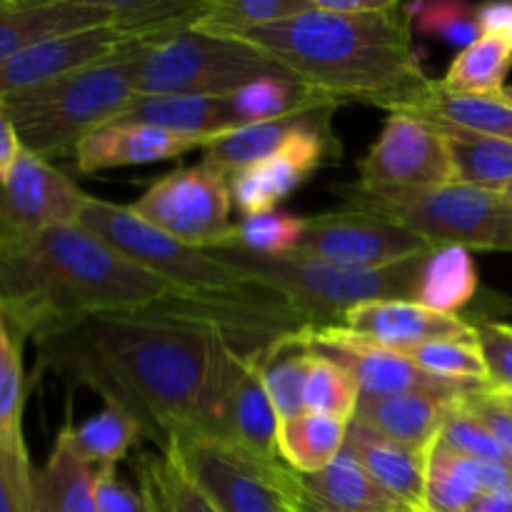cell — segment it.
Returning <instances> with one entry per match:
<instances>
[{
    "instance_id": "obj_22",
    "label": "cell",
    "mask_w": 512,
    "mask_h": 512,
    "mask_svg": "<svg viewBox=\"0 0 512 512\" xmlns=\"http://www.w3.org/2000/svg\"><path fill=\"white\" fill-rule=\"evenodd\" d=\"M345 450H350L360 460V465L373 475L380 488H385L410 508L425 512V460H428V453L405 448L358 420L348 423Z\"/></svg>"
},
{
    "instance_id": "obj_5",
    "label": "cell",
    "mask_w": 512,
    "mask_h": 512,
    "mask_svg": "<svg viewBox=\"0 0 512 512\" xmlns=\"http://www.w3.org/2000/svg\"><path fill=\"white\" fill-rule=\"evenodd\" d=\"M205 253L283 295L300 315H305L310 328H338L348 310L373 300H413L415 275L425 258L418 255L383 268H350L295 253H250L238 245H223Z\"/></svg>"
},
{
    "instance_id": "obj_9",
    "label": "cell",
    "mask_w": 512,
    "mask_h": 512,
    "mask_svg": "<svg viewBox=\"0 0 512 512\" xmlns=\"http://www.w3.org/2000/svg\"><path fill=\"white\" fill-rule=\"evenodd\" d=\"M265 75L290 73L243 40L188 28L150 50L138 75V95L230 98Z\"/></svg>"
},
{
    "instance_id": "obj_28",
    "label": "cell",
    "mask_w": 512,
    "mask_h": 512,
    "mask_svg": "<svg viewBox=\"0 0 512 512\" xmlns=\"http://www.w3.org/2000/svg\"><path fill=\"white\" fill-rule=\"evenodd\" d=\"M430 123V120H428ZM448 143L453 173L458 183L473 188L505 193L512 185V143L510 140L488 138L445 123H433Z\"/></svg>"
},
{
    "instance_id": "obj_41",
    "label": "cell",
    "mask_w": 512,
    "mask_h": 512,
    "mask_svg": "<svg viewBox=\"0 0 512 512\" xmlns=\"http://www.w3.org/2000/svg\"><path fill=\"white\" fill-rule=\"evenodd\" d=\"M305 233V218L283 210L248 215L238 220L233 230V240L228 245L250 250L260 255H290L298 248Z\"/></svg>"
},
{
    "instance_id": "obj_44",
    "label": "cell",
    "mask_w": 512,
    "mask_h": 512,
    "mask_svg": "<svg viewBox=\"0 0 512 512\" xmlns=\"http://www.w3.org/2000/svg\"><path fill=\"white\" fill-rule=\"evenodd\" d=\"M28 445L0 443V512H40Z\"/></svg>"
},
{
    "instance_id": "obj_19",
    "label": "cell",
    "mask_w": 512,
    "mask_h": 512,
    "mask_svg": "<svg viewBox=\"0 0 512 512\" xmlns=\"http://www.w3.org/2000/svg\"><path fill=\"white\" fill-rule=\"evenodd\" d=\"M110 20V0H8L0 8V65L40 40Z\"/></svg>"
},
{
    "instance_id": "obj_18",
    "label": "cell",
    "mask_w": 512,
    "mask_h": 512,
    "mask_svg": "<svg viewBox=\"0 0 512 512\" xmlns=\"http://www.w3.org/2000/svg\"><path fill=\"white\" fill-rule=\"evenodd\" d=\"M265 348L248 353L240 363L233 385H230L228 400H225L218 438L248 450L255 458L283 460L278 448L280 415L270 400L263 368H260Z\"/></svg>"
},
{
    "instance_id": "obj_14",
    "label": "cell",
    "mask_w": 512,
    "mask_h": 512,
    "mask_svg": "<svg viewBox=\"0 0 512 512\" xmlns=\"http://www.w3.org/2000/svg\"><path fill=\"white\" fill-rule=\"evenodd\" d=\"M335 110L338 108L323 110L318 118L290 135L288 143L275 150L270 158L230 175V198H233L235 208L243 213V218L278 208L280 200L308 183L310 175L323 165V160L335 153L338 140L330 128Z\"/></svg>"
},
{
    "instance_id": "obj_38",
    "label": "cell",
    "mask_w": 512,
    "mask_h": 512,
    "mask_svg": "<svg viewBox=\"0 0 512 512\" xmlns=\"http://www.w3.org/2000/svg\"><path fill=\"white\" fill-rule=\"evenodd\" d=\"M310 3L313 0H210L205 15L193 28L215 35L240 33L295 18L305 13Z\"/></svg>"
},
{
    "instance_id": "obj_52",
    "label": "cell",
    "mask_w": 512,
    "mask_h": 512,
    "mask_svg": "<svg viewBox=\"0 0 512 512\" xmlns=\"http://www.w3.org/2000/svg\"><path fill=\"white\" fill-rule=\"evenodd\" d=\"M465 512H512V490L483 493Z\"/></svg>"
},
{
    "instance_id": "obj_42",
    "label": "cell",
    "mask_w": 512,
    "mask_h": 512,
    "mask_svg": "<svg viewBox=\"0 0 512 512\" xmlns=\"http://www.w3.org/2000/svg\"><path fill=\"white\" fill-rule=\"evenodd\" d=\"M140 480L148 483L160 495L168 512H220L208 500V495L178 468L170 458L143 455L138 463Z\"/></svg>"
},
{
    "instance_id": "obj_54",
    "label": "cell",
    "mask_w": 512,
    "mask_h": 512,
    "mask_svg": "<svg viewBox=\"0 0 512 512\" xmlns=\"http://www.w3.org/2000/svg\"><path fill=\"white\" fill-rule=\"evenodd\" d=\"M503 95H505V98H508V100H510V103H512V85H505Z\"/></svg>"
},
{
    "instance_id": "obj_27",
    "label": "cell",
    "mask_w": 512,
    "mask_h": 512,
    "mask_svg": "<svg viewBox=\"0 0 512 512\" xmlns=\"http://www.w3.org/2000/svg\"><path fill=\"white\" fill-rule=\"evenodd\" d=\"M40 512H98L95 508V468L78 455L65 425L55 435L53 450L35 473Z\"/></svg>"
},
{
    "instance_id": "obj_29",
    "label": "cell",
    "mask_w": 512,
    "mask_h": 512,
    "mask_svg": "<svg viewBox=\"0 0 512 512\" xmlns=\"http://www.w3.org/2000/svg\"><path fill=\"white\" fill-rule=\"evenodd\" d=\"M345 438H348V420L305 410L295 418L280 420V458L300 475L318 473L338 458L340 450L345 448Z\"/></svg>"
},
{
    "instance_id": "obj_45",
    "label": "cell",
    "mask_w": 512,
    "mask_h": 512,
    "mask_svg": "<svg viewBox=\"0 0 512 512\" xmlns=\"http://www.w3.org/2000/svg\"><path fill=\"white\" fill-rule=\"evenodd\" d=\"M465 398V395H463ZM438 440L443 445H448L450 450L460 455H468L473 460H490V463H508L503 448L498 445V440L493 438L488 428L470 413L463 405V400L458 403V408L450 413V418L445 420L443 430H440Z\"/></svg>"
},
{
    "instance_id": "obj_13",
    "label": "cell",
    "mask_w": 512,
    "mask_h": 512,
    "mask_svg": "<svg viewBox=\"0 0 512 512\" xmlns=\"http://www.w3.org/2000/svg\"><path fill=\"white\" fill-rule=\"evenodd\" d=\"M88 198L63 170L23 148L0 175V245L78 225Z\"/></svg>"
},
{
    "instance_id": "obj_39",
    "label": "cell",
    "mask_w": 512,
    "mask_h": 512,
    "mask_svg": "<svg viewBox=\"0 0 512 512\" xmlns=\"http://www.w3.org/2000/svg\"><path fill=\"white\" fill-rule=\"evenodd\" d=\"M303 403L308 413L353 420L360 403V388L353 375L323 355H310L305 373Z\"/></svg>"
},
{
    "instance_id": "obj_7",
    "label": "cell",
    "mask_w": 512,
    "mask_h": 512,
    "mask_svg": "<svg viewBox=\"0 0 512 512\" xmlns=\"http://www.w3.org/2000/svg\"><path fill=\"white\" fill-rule=\"evenodd\" d=\"M80 225L93 230L105 243L183 295L213 300H255L280 295L255 283L243 270L153 228L140 215H135L130 205H118L90 195L80 215Z\"/></svg>"
},
{
    "instance_id": "obj_17",
    "label": "cell",
    "mask_w": 512,
    "mask_h": 512,
    "mask_svg": "<svg viewBox=\"0 0 512 512\" xmlns=\"http://www.w3.org/2000/svg\"><path fill=\"white\" fill-rule=\"evenodd\" d=\"M338 328L383 345L390 350H408L435 340H478L475 323L463 315H443L415 300H373L348 310Z\"/></svg>"
},
{
    "instance_id": "obj_57",
    "label": "cell",
    "mask_w": 512,
    "mask_h": 512,
    "mask_svg": "<svg viewBox=\"0 0 512 512\" xmlns=\"http://www.w3.org/2000/svg\"><path fill=\"white\" fill-rule=\"evenodd\" d=\"M5 3H8V0H0V8H3V5H5Z\"/></svg>"
},
{
    "instance_id": "obj_30",
    "label": "cell",
    "mask_w": 512,
    "mask_h": 512,
    "mask_svg": "<svg viewBox=\"0 0 512 512\" xmlns=\"http://www.w3.org/2000/svg\"><path fill=\"white\" fill-rule=\"evenodd\" d=\"M430 123H445L488 138L510 140L512 143V103L503 93L498 95H455L435 83L433 93L425 98L415 113Z\"/></svg>"
},
{
    "instance_id": "obj_56",
    "label": "cell",
    "mask_w": 512,
    "mask_h": 512,
    "mask_svg": "<svg viewBox=\"0 0 512 512\" xmlns=\"http://www.w3.org/2000/svg\"><path fill=\"white\" fill-rule=\"evenodd\" d=\"M503 398H505V400H508V403L512 405V395H503Z\"/></svg>"
},
{
    "instance_id": "obj_53",
    "label": "cell",
    "mask_w": 512,
    "mask_h": 512,
    "mask_svg": "<svg viewBox=\"0 0 512 512\" xmlns=\"http://www.w3.org/2000/svg\"><path fill=\"white\" fill-rule=\"evenodd\" d=\"M140 488L145 490V495H148L150 503H153V512H168V508H165V505H163V500H160V495L155 493V490L150 488L148 483H143V480H140Z\"/></svg>"
},
{
    "instance_id": "obj_47",
    "label": "cell",
    "mask_w": 512,
    "mask_h": 512,
    "mask_svg": "<svg viewBox=\"0 0 512 512\" xmlns=\"http://www.w3.org/2000/svg\"><path fill=\"white\" fill-rule=\"evenodd\" d=\"M95 508L98 512H153L145 490H135L118 475L115 465L95 468Z\"/></svg>"
},
{
    "instance_id": "obj_51",
    "label": "cell",
    "mask_w": 512,
    "mask_h": 512,
    "mask_svg": "<svg viewBox=\"0 0 512 512\" xmlns=\"http://www.w3.org/2000/svg\"><path fill=\"white\" fill-rule=\"evenodd\" d=\"M20 150H23V145H20L18 133H15V125L13 120H10L8 108H5V103L0 100V175L13 165V160L18 158Z\"/></svg>"
},
{
    "instance_id": "obj_21",
    "label": "cell",
    "mask_w": 512,
    "mask_h": 512,
    "mask_svg": "<svg viewBox=\"0 0 512 512\" xmlns=\"http://www.w3.org/2000/svg\"><path fill=\"white\" fill-rule=\"evenodd\" d=\"M460 400H463V395L460 398H445V395L433 393H400L385 395V398H360L353 420L368 425L370 430L405 445V448L428 453L435 440H438L445 420L458 408Z\"/></svg>"
},
{
    "instance_id": "obj_36",
    "label": "cell",
    "mask_w": 512,
    "mask_h": 512,
    "mask_svg": "<svg viewBox=\"0 0 512 512\" xmlns=\"http://www.w3.org/2000/svg\"><path fill=\"white\" fill-rule=\"evenodd\" d=\"M512 68V50L490 35H480L468 48L458 50L448 73L440 80L455 95H498Z\"/></svg>"
},
{
    "instance_id": "obj_25",
    "label": "cell",
    "mask_w": 512,
    "mask_h": 512,
    "mask_svg": "<svg viewBox=\"0 0 512 512\" xmlns=\"http://www.w3.org/2000/svg\"><path fill=\"white\" fill-rule=\"evenodd\" d=\"M480 288L473 253L460 245H443L420 263L413 285V300L443 315H460L475 300Z\"/></svg>"
},
{
    "instance_id": "obj_16",
    "label": "cell",
    "mask_w": 512,
    "mask_h": 512,
    "mask_svg": "<svg viewBox=\"0 0 512 512\" xmlns=\"http://www.w3.org/2000/svg\"><path fill=\"white\" fill-rule=\"evenodd\" d=\"M125 43L128 38H123L110 23L40 40L0 65V100L43 88L65 75L103 63Z\"/></svg>"
},
{
    "instance_id": "obj_34",
    "label": "cell",
    "mask_w": 512,
    "mask_h": 512,
    "mask_svg": "<svg viewBox=\"0 0 512 512\" xmlns=\"http://www.w3.org/2000/svg\"><path fill=\"white\" fill-rule=\"evenodd\" d=\"M310 355L313 350L308 345V328L280 335L263 350L260 368H263L265 388L280 420L305 413L303 388Z\"/></svg>"
},
{
    "instance_id": "obj_11",
    "label": "cell",
    "mask_w": 512,
    "mask_h": 512,
    "mask_svg": "<svg viewBox=\"0 0 512 512\" xmlns=\"http://www.w3.org/2000/svg\"><path fill=\"white\" fill-rule=\"evenodd\" d=\"M433 250L428 240L398 220L345 205L340 210L305 218V233L295 255L350 268H383Z\"/></svg>"
},
{
    "instance_id": "obj_26",
    "label": "cell",
    "mask_w": 512,
    "mask_h": 512,
    "mask_svg": "<svg viewBox=\"0 0 512 512\" xmlns=\"http://www.w3.org/2000/svg\"><path fill=\"white\" fill-rule=\"evenodd\" d=\"M330 108H338V105H325V108L305 110V113L288 115V118L243 125V128L233 130V133L210 140L203 148V163L230 178V175L240 173V170L250 168V165L260 163V160L270 158L275 150H280L288 143L290 135L298 133L303 125H308L310 120L318 118L323 110Z\"/></svg>"
},
{
    "instance_id": "obj_37",
    "label": "cell",
    "mask_w": 512,
    "mask_h": 512,
    "mask_svg": "<svg viewBox=\"0 0 512 512\" xmlns=\"http://www.w3.org/2000/svg\"><path fill=\"white\" fill-rule=\"evenodd\" d=\"M400 353L413 360L420 370L445 383L488 388V368H485L478 340H435V343L415 345Z\"/></svg>"
},
{
    "instance_id": "obj_24",
    "label": "cell",
    "mask_w": 512,
    "mask_h": 512,
    "mask_svg": "<svg viewBox=\"0 0 512 512\" xmlns=\"http://www.w3.org/2000/svg\"><path fill=\"white\" fill-rule=\"evenodd\" d=\"M118 120L153 125L185 138L203 140L205 145L240 128L228 98L200 95H138Z\"/></svg>"
},
{
    "instance_id": "obj_32",
    "label": "cell",
    "mask_w": 512,
    "mask_h": 512,
    "mask_svg": "<svg viewBox=\"0 0 512 512\" xmlns=\"http://www.w3.org/2000/svg\"><path fill=\"white\" fill-rule=\"evenodd\" d=\"M483 493L480 460L435 440L425 460V512H465Z\"/></svg>"
},
{
    "instance_id": "obj_15",
    "label": "cell",
    "mask_w": 512,
    "mask_h": 512,
    "mask_svg": "<svg viewBox=\"0 0 512 512\" xmlns=\"http://www.w3.org/2000/svg\"><path fill=\"white\" fill-rule=\"evenodd\" d=\"M308 345L315 355L333 360L348 370L360 388V398H385L400 393H433L460 398L470 393L468 385L445 383L420 370L398 350L383 348L358 338L343 328H308Z\"/></svg>"
},
{
    "instance_id": "obj_35",
    "label": "cell",
    "mask_w": 512,
    "mask_h": 512,
    "mask_svg": "<svg viewBox=\"0 0 512 512\" xmlns=\"http://www.w3.org/2000/svg\"><path fill=\"white\" fill-rule=\"evenodd\" d=\"M68 438L73 448L83 460H88L93 468H105V465H115L118 468L120 460L128 458L133 445L145 438L143 428L138 420L128 413V410L118 408V405L105 403L100 413L90 415L80 425L65 423Z\"/></svg>"
},
{
    "instance_id": "obj_3",
    "label": "cell",
    "mask_w": 512,
    "mask_h": 512,
    "mask_svg": "<svg viewBox=\"0 0 512 512\" xmlns=\"http://www.w3.org/2000/svg\"><path fill=\"white\" fill-rule=\"evenodd\" d=\"M173 293L80 223L0 245V315L23 343L93 315L153 308Z\"/></svg>"
},
{
    "instance_id": "obj_31",
    "label": "cell",
    "mask_w": 512,
    "mask_h": 512,
    "mask_svg": "<svg viewBox=\"0 0 512 512\" xmlns=\"http://www.w3.org/2000/svg\"><path fill=\"white\" fill-rule=\"evenodd\" d=\"M238 125L265 123V120L288 118V115L305 113V110L325 108V105H340L328 95L308 88L293 75H265L240 88L228 98Z\"/></svg>"
},
{
    "instance_id": "obj_23",
    "label": "cell",
    "mask_w": 512,
    "mask_h": 512,
    "mask_svg": "<svg viewBox=\"0 0 512 512\" xmlns=\"http://www.w3.org/2000/svg\"><path fill=\"white\" fill-rule=\"evenodd\" d=\"M300 485L308 493L313 512H413L388 490L380 488L373 475L360 465L350 450H340L338 458L318 473L300 475Z\"/></svg>"
},
{
    "instance_id": "obj_4",
    "label": "cell",
    "mask_w": 512,
    "mask_h": 512,
    "mask_svg": "<svg viewBox=\"0 0 512 512\" xmlns=\"http://www.w3.org/2000/svg\"><path fill=\"white\" fill-rule=\"evenodd\" d=\"M155 45L150 40H128L103 63L5 98L20 145L48 163L73 158L90 133L115 123L138 98L140 68Z\"/></svg>"
},
{
    "instance_id": "obj_58",
    "label": "cell",
    "mask_w": 512,
    "mask_h": 512,
    "mask_svg": "<svg viewBox=\"0 0 512 512\" xmlns=\"http://www.w3.org/2000/svg\"><path fill=\"white\" fill-rule=\"evenodd\" d=\"M413 512H423V510H413Z\"/></svg>"
},
{
    "instance_id": "obj_12",
    "label": "cell",
    "mask_w": 512,
    "mask_h": 512,
    "mask_svg": "<svg viewBox=\"0 0 512 512\" xmlns=\"http://www.w3.org/2000/svg\"><path fill=\"white\" fill-rule=\"evenodd\" d=\"M355 185L370 193L425 190L455 183L445 135L425 118L390 113L358 168Z\"/></svg>"
},
{
    "instance_id": "obj_20",
    "label": "cell",
    "mask_w": 512,
    "mask_h": 512,
    "mask_svg": "<svg viewBox=\"0 0 512 512\" xmlns=\"http://www.w3.org/2000/svg\"><path fill=\"white\" fill-rule=\"evenodd\" d=\"M203 150V140L185 138L170 130L153 128L143 123H115L103 125L90 133L75 148L73 163L80 173H100V170L128 168V165H148L160 160L183 158L190 150Z\"/></svg>"
},
{
    "instance_id": "obj_48",
    "label": "cell",
    "mask_w": 512,
    "mask_h": 512,
    "mask_svg": "<svg viewBox=\"0 0 512 512\" xmlns=\"http://www.w3.org/2000/svg\"><path fill=\"white\" fill-rule=\"evenodd\" d=\"M463 405L493 433V438L498 440L505 458L512 465V405L508 400L493 390L478 388L465 395Z\"/></svg>"
},
{
    "instance_id": "obj_8",
    "label": "cell",
    "mask_w": 512,
    "mask_h": 512,
    "mask_svg": "<svg viewBox=\"0 0 512 512\" xmlns=\"http://www.w3.org/2000/svg\"><path fill=\"white\" fill-rule=\"evenodd\" d=\"M173 460L220 512H313L298 473L283 460H263L248 450L200 433L170 440Z\"/></svg>"
},
{
    "instance_id": "obj_10",
    "label": "cell",
    "mask_w": 512,
    "mask_h": 512,
    "mask_svg": "<svg viewBox=\"0 0 512 512\" xmlns=\"http://www.w3.org/2000/svg\"><path fill=\"white\" fill-rule=\"evenodd\" d=\"M135 215L170 238L200 250L223 248L233 240L228 175L210 165H190L155 180L135 203Z\"/></svg>"
},
{
    "instance_id": "obj_2",
    "label": "cell",
    "mask_w": 512,
    "mask_h": 512,
    "mask_svg": "<svg viewBox=\"0 0 512 512\" xmlns=\"http://www.w3.org/2000/svg\"><path fill=\"white\" fill-rule=\"evenodd\" d=\"M225 38L253 45L335 103L353 100L388 113H415L438 83L415 53L413 8L398 0L358 18L325 13L313 0L295 18Z\"/></svg>"
},
{
    "instance_id": "obj_46",
    "label": "cell",
    "mask_w": 512,
    "mask_h": 512,
    "mask_svg": "<svg viewBox=\"0 0 512 512\" xmlns=\"http://www.w3.org/2000/svg\"><path fill=\"white\" fill-rule=\"evenodd\" d=\"M475 330L488 368V390L512 395V325L498 320H478Z\"/></svg>"
},
{
    "instance_id": "obj_43",
    "label": "cell",
    "mask_w": 512,
    "mask_h": 512,
    "mask_svg": "<svg viewBox=\"0 0 512 512\" xmlns=\"http://www.w3.org/2000/svg\"><path fill=\"white\" fill-rule=\"evenodd\" d=\"M413 8V23L423 35H438L448 45L468 48L480 38L478 5L465 3H418Z\"/></svg>"
},
{
    "instance_id": "obj_55",
    "label": "cell",
    "mask_w": 512,
    "mask_h": 512,
    "mask_svg": "<svg viewBox=\"0 0 512 512\" xmlns=\"http://www.w3.org/2000/svg\"><path fill=\"white\" fill-rule=\"evenodd\" d=\"M503 195H505V200H508V203L512 205V185H510V188H508V190H505V193H503Z\"/></svg>"
},
{
    "instance_id": "obj_50",
    "label": "cell",
    "mask_w": 512,
    "mask_h": 512,
    "mask_svg": "<svg viewBox=\"0 0 512 512\" xmlns=\"http://www.w3.org/2000/svg\"><path fill=\"white\" fill-rule=\"evenodd\" d=\"M393 0H315L320 10L335 15H348V18H358V15H373L385 10Z\"/></svg>"
},
{
    "instance_id": "obj_40",
    "label": "cell",
    "mask_w": 512,
    "mask_h": 512,
    "mask_svg": "<svg viewBox=\"0 0 512 512\" xmlns=\"http://www.w3.org/2000/svg\"><path fill=\"white\" fill-rule=\"evenodd\" d=\"M23 340L0 315V443H23Z\"/></svg>"
},
{
    "instance_id": "obj_6",
    "label": "cell",
    "mask_w": 512,
    "mask_h": 512,
    "mask_svg": "<svg viewBox=\"0 0 512 512\" xmlns=\"http://www.w3.org/2000/svg\"><path fill=\"white\" fill-rule=\"evenodd\" d=\"M350 208L373 210L428 240L433 248L460 245L485 253H512V205L503 193L445 183L425 190L370 193L358 185L338 190Z\"/></svg>"
},
{
    "instance_id": "obj_33",
    "label": "cell",
    "mask_w": 512,
    "mask_h": 512,
    "mask_svg": "<svg viewBox=\"0 0 512 512\" xmlns=\"http://www.w3.org/2000/svg\"><path fill=\"white\" fill-rule=\"evenodd\" d=\"M210 0H110L113 25L123 38L163 43L193 28Z\"/></svg>"
},
{
    "instance_id": "obj_49",
    "label": "cell",
    "mask_w": 512,
    "mask_h": 512,
    "mask_svg": "<svg viewBox=\"0 0 512 512\" xmlns=\"http://www.w3.org/2000/svg\"><path fill=\"white\" fill-rule=\"evenodd\" d=\"M480 33L500 40L512 50V3L478 5Z\"/></svg>"
},
{
    "instance_id": "obj_1",
    "label": "cell",
    "mask_w": 512,
    "mask_h": 512,
    "mask_svg": "<svg viewBox=\"0 0 512 512\" xmlns=\"http://www.w3.org/2000/svg\"><path fill=\"white\" fill-rule=\"evenodd\" d=\"M310 328L283 295L213 300L173 293L133 313H105L35 340L38 368L128 410L165 453L183 433L218 438L248 353Z\"/></svg>"
}]
</instances>
